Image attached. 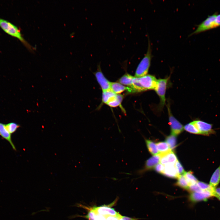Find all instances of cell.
<instances>
[{"label": "cell", "instance_id": "1", "mask_svg": "<svg viewBox=\"0 0 220 220\" xmlns=\"http://www.w3.org/2000/svg\"><path fill=\"white\" fill-rule=\"evenodd\" d=\"M148 46L147 52L137 68L135 77H141L147 75L148 73L152 57L150 42L148 36Z\"/></svg>", "mask_w": 220, "mask_h": 220}, {"label": "cell", "instance_id": "2", "mask_svg": "<svg viewBox=\"0 0 220 220\" xmlns=\"http://www.w3.org/2000/svg\"><path fill=\"white\" fill-rule=\"evenodd\" d=\"M0 27L6 33L19 40L28 48L31 46L22 37L20 30L10 22L0 18Z\"/></svg>", "mask_w": 220, "mask_h": 220}, {"label": "cell", "instance_id": "3", "mask_svg": "<svg viewBox=\"0 0 220 220\" xmlns=\"http://www.w3.org/2000/svg\"><path fill=\"white\" fill-rule=\"evenodd\" d=\"M217 14H214L208 16L202 21L197 27L196 29L190 34L189 36L216 28L215 18Z\"/></svg>", "mask_w": 220, "mask_h": 220}, {"label": "cell", "instance_id": "4", "mask_svg": "<svg viewBox=\"0 0 220 220\" xmlns=\"http://www.w3.org/2000/svg\"><path fill=\"white\" fill-rule=\"evenodd\" d=\"M138 78L143 91L155 90L157 84V79L155 76L150 75H146Z\"/></svg>", "mask_w": 220, "mask_h": 220}, {"label": "cell", "instance_id": "5", "mask_svg": "<svg viewBox=\"0 0 220 220\" xmlns=\"http://www.w3.org/2000/svg\"><path fill=\"white\" fill-rule=\"evenodd\" d=\"M168 78L157 79V84L155 90L159 97L160 106L163 107L165 103V94Z\"/></svg>", "mask_w": 220, "mask_h": 220}, {"label": "cell", "instance_id": "6", "mask_svg": "<svg viewBox=\"0 0 220 220\" xmlns=\"http://www.w3.org/2000/svg\"><path fill=\"white\" fill-rule=\"evenodd\" d=\"M169 114V123L170 126L171 134L174 136L180 134L183 130L184 127L172 115L169 107H168Z\"/></svg>", "mask_w": 220, "mask_h": 220}, {"label": "cell", "instance_id": "7", "mask_svg": "<svg viewBox=\"0 0 220 220\" xmlns=\"http://www.w3.org/2000/svg\"><path fill=\"white\" fill-rule=\"evenodd\" d=\"M193 122L199 131L200 134L209 136L215 133V131L212 128V124L200 120Z\"/></svg>", "mask_w": 220, "mask_h": 220}, {"label": "cell", "instance_id": "8", "mask_svg": "<svg viewBox=\"0 0 220 220\" xmlns=\"http://www.w3.org/2000/svg\"><path fill=\"white\" fill-rule=\"evenodd\" d=\"M215 193L209 190H203L200 192L191 193L189 196L191 201L195 202L201 201H206L208 198L214 196Z\"/></svg>", "mask_w": 220, "mask_h": 220}, {"label": "cell", "instance_id": "9", "mask_svg": "<svg viewBox=\"0 0 220 220\" xmlns=\"http://www.w3.org/2000/svg\"><path fill=\"white\" fill-rule=\"evenodd\" d=\"M94 74L97 80L103 91L110 90L111 82L104 76L101 70L100 64L98 66L97 70Z\"/></svg>", "mask_w": 220, "mask_h": 220}, {"label": "cell", "instance_id": "10", "mask_svg": "<svg viewBox=\"0 0 220 220\" xmlns=\"http://www.w3.org/2000/svg\"><path fill=\"white\" fill-rule=\"evenodd\" d=\"M98 214L105 216H118L120 214L115 209L108 206L102 205L92 208Z\"/></svg>", "mask_w": 220, "mask_h": 220}, {"label": "cell", "instance_id": "11", "mask_svg": "<svg viewBox=\"0 0 220 220\" xmlns=\"http://www.w3.org/2000/svg\"><path fill=\"white\" fill-rule=\"evenodd\" d=\"M160 156L159 154L148 159L145 162L144 168L138 171V173L141 174L144 171L153 169L160 161Z\"/></svg>", "mask_w": 220, "mask_h": 220}, {"label": "cell", "instance_id": "12", "mask_svg": "<svg viewBox=\"0 0 220 220\" xmlns=\"http://www.w3.org/2000/svg\"><path fill=\"white\" fill-rule=\"evenodd\" d=\"M165 165L163 174L170 178H178L180 175L178 174L174 165L167 163Z\"/></svg>", "mask_w": 220, "mask_h": 220}, {"label": "cell", "instance_id": "13", "mask_svg": "<svg viewBox=\"0 0 220 220\" xmlns=\"http://www.w3.org/2000/svg\"><path fill=\"white\" fill-rule=\"evenodd\" d=\"M110 90L116 94H119L127 90L128 92L132 93V89L127 86H125L122 84L116 82H111Z\"/></svg>", "mask_w": 220, "mask_h": 220}, {"label": "cell", "instance_id": "14", "mask_svg": "<svg viewBox=\"0 0 220 220\" xmlns=\"http://www.w3.org/2000/svg\"><path fill=\"white\" fill-rule=\"evenodd\" d=\"M0 136L3 139L6 140L9 143L13 150L16 151V148L12 140L11 134L6 129L5 124L1 122H0Z\"/></svg>", "mask_w": 220, "mask_h": 220}, {"label": "cell", "instance_id": "15", "mask_svg": "<svg viewBox=\"0 0 220 220\" xmlns=\"http://www.w3.org/2000/svg\"><path fill=\"white\" fill-rule=\"evenodd\" d=\"M220 181V165L213 173L211 178L209 185L215 189Z\"/></svg>", "mask_w": 220, "mask_h": 220}, {"label": "cell", "instance_id": "16", "mask_svg": "<svg viewBox=\"0 0 220 220\" xmlns=\"http://www.w3.org/2000/svg\"><path fill=\"white\" fill-rule=\"evenodd\" d=\"M134 77L126 73L123 75L118 80V82L123 85L130 87L132 85V81Z\"/></svg>", "mask_w": 220, "mask_h": 220}, {"label": "cell", "instance_id": "17", "mask_svg": "<svg viewBox=\"0 0 220 220\" xmlns=\"http://www.w3.org/2000/svg\"><path fill=\"white\" fill-rule=\"evenodd\" d=\"M116 95V94L110 90L103 91L102 95L103 103L107 104L115 97Z\"/></svg>", "mask_w": 220, "mask_h": 220}, {"label": "cell", "instance_id": "18", "mask_svg": "<svg viewBox=\"0 0 220 220\" xmlns=\"http://www.w3.org/2000/svg\"><path fill=\"white\" fill-rule=\"evenodd\" d=\"M145 142L148 151L151 154L154 156L160 154L157 149L156 144L149 140H145Z\"/></svg>", "mask_w": 220, "mask_h": 220}, {"label": "cell", "instance_id": "19", "mask_svg": "<svg viewBox=\"0 0 220 220\" xmlns=\"http://www.w3.org/2000/svg\"><path fill=\"white\" fill-rule=\"evenodd\" d=\"M156 145L160 154L166 153L171 150L168 144L166 142H158L156 143Z\"/></svg>", "mask_w": 220, "mask_h": 220}, {"label": "cell", "instance_id": "20", "mask_svg": "<svg viewBox=\"0 0 220 220\" xmlns=\"http://www.w3.org/2000/svg\"><path fill=\"white\" fill-rule=\"evenodd\" d=\"M123 98V95L117 94L111 101L107 105L111 107L114 108L120 106Z\"/></svg>", "mask_w": 220, "mask_h": 220}, {"label": "cell", "instance_id": "21", "mask_svg": "<svg viewBox=\"0 0 220 220\" xmlns=\"http://www.w3.org/2000/svg\"><path fill=\"white\" fill-rule=\"evenodd\" d=\"M185 178L189 186L196 184L198 181L194 175L191 171L185 172L184 174Z\"/></svg>", "mask_w": 220, "mask_h": 220}, {"label": "cell", "instance_id": "22", "mask_svg": "<svg viewBox=\"0 0 220 220\" xmlns=\"http://www.w3.org/2000/svg\"><path fill=\"white\" fill-rule=\"evenodd\" d=\"M176 185L180 187L188 189L189 185L184 175H180L178 178Z\"/></svg>", "mask_w": 220, "mask_h": 220}, {"label": "cell", "instance_id": "23", "mask_svg": "<svg viewBox=\"0 0 220 220\" xmlns=\"http://www.w3.org/2000/svg\"><path fill=\"white\" fill-rule=\"evenodd\" d=\"M5 126L8 131L11 134L15 132L17 129L20 127V125L14 122H10L5 124Z\"/></svg>", "mask_w": 220, "mask_h": 220}, {"label": "cell", "instance_id": "24", "mask_svg": "<svg viewBox=\"0 0 220 220\" xmlns=\"http://www.w3.org/2000/svg\"><path fill=\"white\" fill-rule=\"evenodd\" d=\"M184 129L187 131L191 133L200 134L199 131L193 121L185 125L184 127Z\"/></svg>", "mask_w": 220, "mask_h": 220}, {"label": "cell", "instance_id": "25", "mask_svg": "<svg viewBox=\"0 0 220 220\" xmlns=\"http://www.w3.org/2000/svg\"><path fill=\"white\" fill-rule=\"evenodd\" d=\"M165 154L168 163L174 165L178 160L176 155L171 150Z\"/></svg>", "mask_w": 220, "mask_h": 220}, {"label": "cell", "instance_id": "26", "mask_svg": "<svg viewBox=\"0 0 220 220\" xmlns=\"http://www.w3.org/2000/svg\"><path fill=\"white\" fill-rule=\"evenodd\" d=\"M170 149H174L176 146V138L175 136L171 134L167 137L166 140Z\"/></svg>", "mask_w": 220, "mask_h": 220}, {"label": "cell", "instance_id": "27", "mask_svg": "<svg viewBox=\"0 0 220 220\" xmlns=\"http://www.w3.org/2000/svg\"><path fill=\"white\" fill-rule=\"evenodd\" d=\"M197 185L199 188L202 190H209L214 192L215 189L209 185L204 182L198 181Z\"/></svg>", "mask_w": 220, "mask_h": 220}, {"label": "cell", "instance_id": "28", "mask_svg": "<svg viewBox=\"0 0 220 220\" xmlns=\"http://www.w3.org/2000/svg\"><path fill=\"white\" fill-rule=\"evenodd\" d=\"M174 166L178 174L179 175L184 174L185 171L182 166L178 160L175 163Z\"/></svg>", "mask_w": 220, "mask_h": 220}, {"label": "cell", "instance_id": "29", "mask_svg": "<svg viewBox=\"0 0 220 220\" xmlns=\"http://www.w3.org/2000/svg\"><path fill=\"white\" fill-rule=\"evenodd\" d=\"M96 214V212L92 208L90 209L87 215L85 216V217L88 220H95Z\"/></svg>", "mask_w": 220, "mask_h": 220}, {"label": "cell", "instance_id": "30", "mask_svg": "<svg viewBox=\"0 0 220 220\" xmlns=\"http://www.w3.org/2000/svg\"><path fill=\"white\" fill-rule=\"evenodd\" d=\"M188 190L192 193L194 192H200L203 191L199 188L197 185V184L189 186Z\"/></svg>", "mask_w": 220, "mask_h": 220}, {"label": "cell", "instance_id": "31", "mask_svg": "<svg viewBox=\"0 0 220 220\" xmlns=\"http://www.w3.org/2000/svg\"><path fill=\"white\" fill-rule=\"evenodd\" d=\"M154 169L157 172L163 174L164 170V166L160 163H158L155 166Z\"/></svg>", "mask_w": 220, "mask_h": 220}, {"label": "cell", "instance_id": "32", "mask_svg": "<svg viewBox=\"0 0 220 220\" xmlns=\"http://www.w3.org/2000/svg\"><path fill=\"white\" fill-rule=\"evenodd\" d=\"M121 215H119L118 216H105L106 220H119Z\"/></svg>", "mask_w": 220, "mask_h": 220}, {"label": "cell", "instance_id": "33", "mask_svg": "<svg viewBox=\"0 0 220 220\" xmlns=\"http://www.w3.org/2000/svg\"><path fill=\"white\" fill-rule=\"evenodd\" d=\"M216 27L220 26V14H217L215 18Z\"/></svg>", "mask_w": 220, "mask_h": 220}, {"label": "cell", "instance_id": "34", "mask_svg": "<svg viewBox=\"0 0 220 220\" xmlns=\"http://www.w3.org/2000/svg\"><path fill=\"white\" fill-rule=\"evenodd\" d=\"M95 220H106V219L105 216L97 214Z\"/></svg>", "mask_w": 220, "mask_h": 220}, {"label": "cell", "instance_id": "35", "mask_svg": "<svg viewBox=\"0 0 220 220\" xmlns=\"http://www.w3.org/2000/svg\"><path fill=\"white\" fill-rule=\"evenodd\" d=\"M214 192V196H220V188H215Z\"/></svg>", "mask_w": 220, "mask_h": 220}, {"label": "cell", "instance_id": "36", "mask_svg": "<svg viewBox=\"0 0 220 220\" xmlns=\"http://www.w3.org/2000/svg\"><path fill=\"white\" fill-rule=\"evenodd\" d=\"M215 197L217 198L220 200V196H216Z\"/></svg>", "mask_w": 220, "mask_h": 220}]
</instances>
